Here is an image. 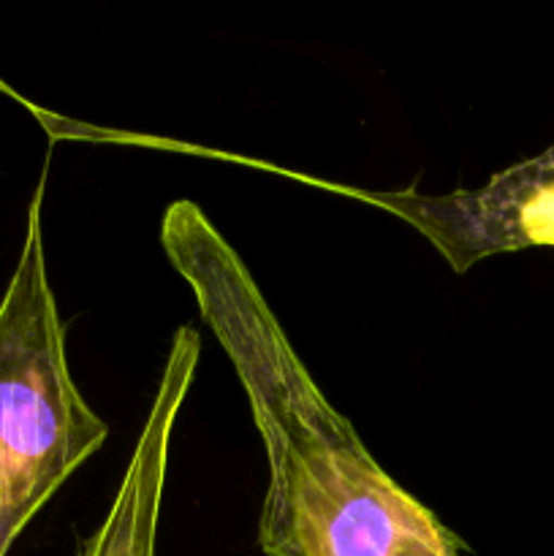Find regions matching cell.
<instances>
[{"label": "cell", "instance_id": "obj_1", "mask_svg": "<svg viewBox=\"0 0 554 556\" xmlns=\"http://www.w3.org/2000/svg\"><path fill=\"white\" fill-rule=\"evenodd\" d=\"M161 248L231 362L266 448L259 525L266 556H462L470 552L432 508L375 462L326 400L282 331L253 271L196 201L161 220Z\"/></svg>", "mask_w": 554, "mask_h": 556}, {"label": "cell", "instance_id": "obj_2", "mask_svg": "<svg viewBox=\"0 0 554 556\" xmlns=\"http://www.w3.org/2000/svg\"><path fill=\"white\" fill-rule=\"evenodd\" d=\"M43 190L47 168L0 299V519L20 535L109 438L65 358V329L43 253Z\"/></svg>", "mask_w": 554, "mask_h": 556}, {"label": "cell", "instance_id": "obj_3", "mask_svg": "<svg viewBox=\"0 0 554 556\" xmlns=\"http://www.w3.org/2000/svg\"><path fill=\"white\" fill-rule=\"evenodd\" d=\"M196 157L237 163L389 212L416 228L456 275H465L467 269L492 255L554 248V141L538 155L492 174L481 188H456L449 193H418L416 188H356V185L275 166L242 152H223L210 147H199Z\"/></svg>", "mask_w": 554, "mask_h": 556}, {"label": "cell", "instance_id": "obj_4", "mask_svg": "<svg viewBox=\"0 0 554 556\" xmlns=\"http://www.w3.org/2000/svg\"><path fill=\"white\" fill-rule=\"evenodd\" d=\"M201 337L193 326H179L172 337L150 413L134 445L112 508L98 530L79 543L76 556H155L168 445L182 402L199 367Z\"/></svg>", "mask_w": 554, "mask_h": 556}, {"label": "cell", "instance_id": "obj_5", "mask_svg": "<svg viewBox=\"0 0 554 556\" xmlns=\"http://www.w3.org/2000/svg\"><path fill=\"white\" fill-rule=\"evenodd\" d=\"M0 92H3V96H9L11 101H16L20 103V106H25L27 112L33 114V117L38 119V125H41L43 130H47V136L52 141H58L60 139V130L65 128V123H68V117H60V114H52V112H47V109H41V106H36V103L33 101H27L25 96H20V92L14 90V87L11 85H5L3 79H0Z\"/></svg>", "mask_w": 554, "mask_h": 556}]
</instances>
